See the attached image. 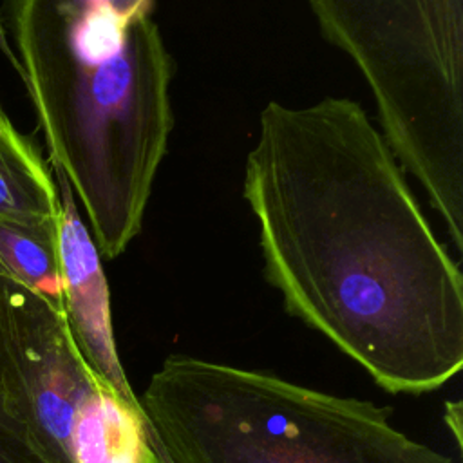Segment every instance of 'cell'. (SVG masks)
Segmentation results:
<instances>
[{"label": "cell", "mask_w": 463, "mask_h": 463, "mask_svg": "<svg viewBox=\"0 0 463 463\" xmlns=\"http://www.w3.org/2000/svg\"><path fill=\"white\" fill-rule=\"evenodd\" d=\"M242 195L286 313L391 394L432 392L459 374V264L356 101H269Z\"/></svg>", "instance_id": "6da1fadb"}, {"label": "cell", "mask_w": 463, "mask_h": 463, "mask_svg": "<svg viewBox=\"0 0 463 463\" xmlns=\"http://www.w3.org/2000/svg\"><path fill=\"white\" fill-rule=\"evenodd\" d=\"M22 81L107 260L137 237L174 130V61L150 0H18Z\"/></svg>", "instance_id": "7a4b0ae2"}, {"label": "cell", "mask_w": 463, "mask_h": 463, "mask_svg": "<svg viewBox=\"0 0 463 463\" xmlns=\"http://www.w3.org/2000/svg\"><path fill=\"white\" fill-rule=\"evenodd\" d=\"M139 405L159 463H456L391 407L192 354H170Z\"/></svg>", "instance_id": "3957f363"}, {"label": "cell", "mask_w": 463, "mask_h": 463, "mask_svg": "<svg viewBox=\"0 0 463 463\" xmlns=\"http://www.w3.org/2000/svg\"><path fill=\"white\" fill-rule=\"evenodd\" d=\"M373 92L382 137L463 253V0H311Z\"/></svg>", "instance_id": "277c9868"}, {"label": "cell", "mask_w": 463, "mask_h": 463, "mask_svg": "<svg viewBox=\"0 0 463 463\" xmlns=\"http://www.w3.org/2000/svg\"><path fill=\"white\" fill-rule=\"evenodd\" d=\"M101 382L63 307L0 273V403L49 463H72L76 418Z\"/></svg>", "instance_id": "5b68a950"}, {"label": "cell", "mask_w": 463, "mask_h": 463, "mask_svg": "<svg viewBox=\"0 0 463 463\" xmlns=\"http://www.w3.org/2000/svg\"><path fill=\"white\" fill-rule=\"evenodd\" d=\"M51 170L60 197L58 250L63 311L71 335L87 365L125 400L139 403L118 354L101 255L80 217L69 183L60 170Z\"/></svg>", "instance_id": "8992f818"}, {"label": "cell", "mask_w": 463, "mask_h": 463, "mask_svg": "<svg viewBox=\"0 0 463 463\" xmlns=\"http://www.w3.org/2000/svg\"><path fill=\"white\" fill-rule=\"evenodd\" d=\"M72 463H159L139 403L101 382L87 398L71 436Z\"/></svg>", "instance_id": "52a82bcc"}, {"label": "cell", "mask_w": 463, "mask_h": 463, "mask_svg": "<svg viewBox=\"0 0 463 463\" xmlns=\"http://www.w3.org/2000/svg\"><path fill=\"white\" fill-rule=\"evenodd\" d=\"M58 217L60 197L52 174L0 107V219L56 222Z\"/></svg>", "instance_id": "ba28073f"}, {"label": "cell", "mask_w": 463, "mask_h": 463, "mask_svg": "<svg viewBox=\"0 0 463 463\" xmlns=\"http://www.w3.org/2000/svg\"><path fill=\"white\" fill-rule=\"evenodd\" d=\"M0 273L63 307L58 221L0 219Z\"/></svg>", "instance_id": "9c48e42d"}, {"label": "cell", "mask_w": 463, "mask_h": 463, "mask_svg": "<svg viewBox=\"0 0 463 463\" xmlns=\"http://www.w3.org/2000/svg\"><path fill=\"white\" fill-rule=\"evenodd\" d=\"M0 463H49L0 403Z\"/></svg>", "instance_id": "30bf717a"}, {"label": "cell", "mask_w": 463, "mask_h": 463, "mask_svg": "<svg viewBox=\"0 0 463 463\" xmlns=\"http://www.w3.org/2000/svg\"><path fill=\"white\" fill-rule=\"evenodd\" d=\"M445 421L449 429L454 432L456 445L461 450V402H447L445 403Z\"/></svg>", "instance_id": "8fae6325"}, {"label": "cell", "mask_w": 463, "mask_h": 463, "mask_svg": "<svg viewBox=\"0 0 463 463\" xmlns=\"http://www.w3.org/2000/svg\"><path fill=\"white\" fill-rule=\"evenodd\" d=\"M0 51L4 52V56H7L11 67H13L14 72L20 76V74H22V65H20L16 52L13 51V47H11V43H9L7 36H5V29H4V24H2V22H0Z\"/></svg>", "instance_id": "7c38bea8"}]
</instances>
